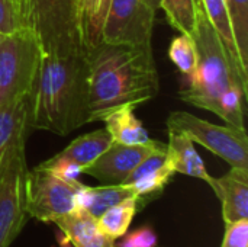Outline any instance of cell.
Listing matches in <instances>:
<instances>
[{"mask_svg": "<svg viewBox=\"0 0 248 247\" xmlns=\"http://www.w3.org/2000/svg\"><path fill=\"white\" fill-rule=\"evenodd\" d=\"M167 128L186 134L225 160L231 167L248 169V137L246 130L231 125H217L185 111H174L167 118Z\"/></svg>", "mask_w": 248, "mask_h": 247, "instance_id": "cell-7", "label": "cell"}, {"mask_svg": "<svg viewBox=\"0 0 248 247\" xmlns=\"http://www.w3.org/2000/svg\"><path fill=\"white\" fill-rule=\"evenodd\" d=\"M55 240H57L58 247H74L73 246V243L67 239V236H65L62 231H60V230L55 231Z\"/></svg>", "mask_w": 248, "mask_h": 247, "instance_id": "cell-29", "label": "cell"}, {"mask_svg": "<svg viewBox=\"0 0 248 247\" xmlns=\"http://www.w3.org/2000/svg\"><path fill=\"white\" fill-rule=\"evenodd\" d=\"M147 202V199L138 197H129L118 202L116 205L108 208L100 217L96 218L99 229L102 230V233H105L108 237L113 240L124 237L128 233L135 214L142 207H145Z\"/></svg>", "mask_w": 248, "mask_h": 247, "instance_id": "cell-21", "label": "cell"}, {"mask_svg": "<svg viewBox=\"0 0 248 247\" xmlns=\"http://www.w3.org/2000/svg\"><path fill=\"white\" fill-rule=\"evenodd\" d=\"M26 26L38 36L44 54L83 52L80 0H26Z\"/></svg>", "mask_w": 248, "mask_h": 247, "instance_id": "cell-4", "label": "cell"}, {"mask_svg": "<svg viewBox=\"0 0 248 247\" xmlns=\"http://www.w3.org/2000/svg\"><path fill=\"white\" fill-rule=\"evenodd\" d=\"M160 9L164 10L170 25L179 33L195 36L198 16L202 12L199 0H161Z\"/></svg>", "mask_w": 248, "mask_h": 247, "instance_id": "cell-23", "label": "cell"}, {"mask_svg": "<svg viewBox=\"0 0 248 247\" xmlns=\"http://www.w3.org/2000/svg\"><path fill=\"white\" fill-rule=\"evenodd\" d=\"M155 9L145 0H112L102 28V41L126 47H151Z\"/></svg>", "mask_w": 248, "mask_h": 247, "instance_id": "cell-9", "label": "cell"}, {"mask_svg": "<svg viewBox=\"0 0 248 247\" xmlns=\"http://www.w3.org/2000/svg\"><path fill=\"white\" fill-rule=\"evenodd\" d=\"M169 57L183 76H190L198 66V49L195 39L186 33H180L171 41Z\"/></svg>", "mask_w": 248, "mask_h": 247, "instance_id": "cell-24", "label": "cell"}, {"mask_svg": "<svg viewBox=\"0 0 248 247\" xmlns=\"http://www.w3.org/2000/svg\"><path fill=\"white\" fill-rule=\"evenodd\" d=\"M112 0H80L81 33L86 49L102 42V28Z\"/></svg>", "mask_w": 248, "mask_h": 247, "instance_id": "cell-22", "label": "cell"}, {"mask_svg": "<svg viewBox=\"0 0 248 247\" xmlns=\"http://www.w3.org/2000/svg\"><path fill=\"white\" fill-rule=\"evenodd\" d=\"M129 197L135 195L126 185H103L96 188L83 185L76 195V208H83L97 218L108 208Z\"/></svg>", "mask_w": 248, "mask_h": 247, "instance_id": "cell-19", "label": "cell"}, {"mask_svg": "<svg viewBox=\"0 0 248 247\" xmlns=\"http://www.w3.org/2000/svg\"><path fill=\"white\" fill-rule=\"evenodd\" d=\"M4 36H6V35H1V33H0V44H1V41H3V38H4Z\"/></svg>", "mask_w": 248, "mask_h": 247, "instance_id": "cell-32", "label": "cell"}, {"mask_svg": "<svg viewBox=\"0 0 248 247\" xmlns=\"http://www.w3.org/2000/svg\"><path fill=\"white\" fill-rule=\"evenodd\" d=\"M89 124L86 49L71 55L44 54L33 100L32 130L67 135Z\"/></svg>", "mask_w": 248, "mask_h": 247, "instance_id": "cell-2", "label": "cell"}, {"mask_svg": "<svg viewBox=\"0 0 248 247\" xmlns=\"http://www.w3.org/2000/svg\"><path fill=\"white\" fill-rule=\"evenodd\" d=\"M112 143V137L103 128L74 138V141H71L62 151L57 153L54 157L73 162L78 165L81 169H84L89 165H92Z\"/></svg>", "mask_w": 248, "mask_h": 247, "instance_id": "cell-20", "label": "cell"}, {"mask_svg": "<svg viewBox=\"0 0 248 247\" xmlns=\"http://www.w3.org/2000/svg\"><path fill=\"white\" fill-rule=\"evenodd\" d=\"M81 186V182L62 181L38 165L26 173L25 205L28 215L42 223H52L71 213L76 208V195Z\"/></svg>", "mask_w": 248, "mask_h": 247, "instance_id": "cell-8", "label": "cell"}, {"mask_svg": "<svg viewBox=\"0 0 248 247\" xmlns=\"http://www.w3.org/2000/svg\"><path fill=\"white\" fill-rule=\"evenodd\" d=\"M193 39L198 49V66L190 76L183 77L179 92L182 100L192 103L193 100L215 98L234 82L248 86L247 80L232 66L218 33L203 12L198 16Z\"/></svg>", "mask_w": 248, "mask_h": 247, "instance_id": "cell-3", "label": "cell"}, {"mask_svg": "<svg viewBox=\"0 0 248 247\" xmlns=\"http://www.w3.org/2000/svg\"><path fill=\"white\" fill-rule=\"evenodd\" d=\"M221 247H248V220L225 224V234Z\"/></svg>", "mask_w": 248, "mask_h": 247, "instance_id": "cell-27", "label": "cell"}, {"mask_svg": "<svg viewBox=\"0 0 248 247\" xmlns=\"http://www.w3.org/2000/svg\"><path fill=\"white\" fill-rule=\"evenodd\" d=\"M163 146L157 140L141 146L112 143L92 165L83 169V173L100 181L103 185H122L147 156Z\"/></svg>", "mask_w": 248, "mask_h": 247, "instance_id": "cell-10", "label": "cell"}, {"mask_svg": "<svg viewBox=\"0 0 248 247\" xmlns=\"http://www.w3.org/2000/svg\"><path fill=\"white\" fill-rule=\"evenodd\" d=\"M137 108L138 106L132 103L122 105L109 112L102 119L106 124L105 130L109 132L113 143L126 146H141L150 144L153 141L141 121L135 116Z\"/></svg>", "mask_w": 248, "mask_h": 247, "instance_id": "cell-18", "label": "cell"}, {"mask_svg": "<svg viewBox=\"0 0 248 247\" xmlns=\"http://www.w3.org/2000/svg\"><path fill=\"white\" fill-rule=\"evenodd\" d=\"M157 234L150 227H141L132 233H126L118 247H155Z\"/></svg>", "mask_w": 248, "mask_h": 247, "instance_id": "cell-28", "label": "cell"}, {"mask_svg": "<svg viewBox=\"0 0 248 247\" xmlns=\"http://www.w3.org/2000/svg\"><path fill=\"white\" fill-rule=\"evenodd\" d=\"M243 66L248 70V0H227Z\"/></svg>", "mask_w": 248, "mask_h": 247, "instance_id": "cell-25", "label": "cell"}, {"mask_svg": "<svg viewBox=\"0 0 248 247\" xmlns=\"http://www.w3.org/2000/svg\"><path fill=\"white\" fill-rule=\"evenodd\" d=\"M44 49L36 33L23 26L0 44V108L9 106L36 87Z\"/></svg>", "mask_w": 248, "mask_h": 247, "instance_id": "cell-5", "label": "cell"}, {"mask_svg": "<svg viewBox=\"0 0 248 247\" xmlns=\"http://www.w3.org/2000/svg\"><path fill=\"white\" fill-rule=\"evenodd\" d=\"M35 89L23 99L0 108V159L10 146L20 140H28L32 130Z\"/></svg>", "mask_w": 248, "mask_h": 247, "instance_id": "cell-14", "label": "cell"}, {"mask_svg": "<svg viewBox=\"0 0 248 247\" xmlns=\"http://www.w3.org/2000/svg\"><path fill=\"white\" fill-rule=\"evenodd\" d=\"M247 92L248 86L240 82H234L218 96L209 98V99L193 100L190 105L214 112L231 127L246 130L244 111H246V102H247Z\"/></svg>", "mask_w": 248, "mask_h": 247, "instance_id": "cell-17", "label": "cell"}, {"mask_svg": "<svg viewBox=\"0 0 248 247\" xmlns=\"http://www.w3.org/2000/svg\"><path fill=\"white\" fill-rule=\"evenodd\" d=\"M174 176V170L166 157V144L147 156L122 185H126L135 197L151 201L163 192Z\"/></svg>", "mask_w": 248, "mask_h": 247, "instance_id": "cell-11", "label": "cell"}, {"mask_svg": "<svg viewBox=\"0 0 248 247\" xmlns=\"http://www.w3.org/2000/svg\"><path fill=\"white\" fill-rule=\"evenodd\" d=\"M145 1H147L151 7H154L155 10L160 9V1H161V0H145Z\"/></svg>", "mask_w": 248, "mask_h": 247, "instance_id": "cell-31", "label": "cell"}, {"mask_svg": "<svg viewBox=\"0 0 248 247\" xmlns=\"http://www.w3.org/2000/svg\"><path fill=\"white\" fill-rule=\"evenodd\" d=\"M26 26L25 16L13 0H0V33L9 35Z\"/></svg>", "mask_w": 248, "mask_h": 247, "instance_id": "cell-26", "label": "cell"}, {"mask_svg": "<svg viewBox=\"0 0 248 247\" xmlns=\"http://www.w3.org/2000/svg\"><path fill=\"white\" fill-rule=\"evenodd\" d=\"M199 1H201L202 12L205 13L206 19L209 20L215 32L218 33L232 66L243 76V79L248 82V70L243 66L240 58L234 26H232V17L227 0H199Z\"/></svg>", "mask_w": 248, "mask_h": 247, "instance_id": "cell-16", "label": "cell"}, {"mask_svg": "<svg viewBox=\"0 0 248 247\" xmlns=\"http://www.w3.org/2000/svg\"><path fill=\"white\" fill-rule=\"evenodd\" d=\"M166 157L174 173H182L205 181L208 185L212 176L208 173L202 157L198 154L193 141L183 132L169 130V143L166 144Z\"/></svg>", "mask_w": 248, "mask_h": 247, "instance_id": "cell-15", "label": "cell"}, {"mask_svg": "<svg viewBox=\"0 0 248 247\" xmlns=\"http://www.w3.org/2000/svg\"><path fill=\"white\" fill-rule=\"evenodd\" d=\"M89 82V122L102 121L122 105H137L158 93V73L153 47L100 42L86 49Z\"/></svg>", "mask_w": 248, "mask_h": 247, "instance_id": "cell-1", "label": "cell"}, {"mask_svg": "<svg viewBox=\"0 0 248 247\" xmlns=\"http://www.w3.org/2000/svg\"><path fill=\"white\" fill-rule=\"evenodd\" d=\"M222 202L224 223L248 220V169L231 167L209 185Z\"/></svg>", "mask_w": 248, "mask_h": 247, "instance_id": "cell-12", "label": "cell"}, {"mask_svg": "<svg viewBox=\"0 0 248 247\" xmlns=\"http://www.w3.org/2000/svg\"><path fill=\"white\" fill-rule=\"evenodd\" d=\"M13 1L19 7V10L22 12V15L25 16V20H26V0H13Z\"/></svg>", "mask_w": 248, "mask_h": 247, "instance_id": "cell-30", "label": "cell"}, {"mask_svg": "<svg viewBox=\"0 0 248 247\" xmlns=\"http://www.w3.org/2000/svg\"><path fill=\"white\" fill-rule=\"evenodd\" d=\"M62 231L74 247H116L115 240L108 237L97 226V221L83 208H74L71 213L52 221Z\"/></svg>", "mask_w": 248, "mask_h": 247, "instance_id": "cell-13", "label": "cell"}, {"mask_svg": "<svg viewBox=\"0 0 248 247\" xmlns=\"http://www.w3.org/2000/svg\"><path fill=\"white\" fill-rule=\"evenodd\" d=\"M25 146L26 140L15 143L0 159V247L10 246L29 218L25 205Z\"/></svg>", "mask_w": 248, "mask_h": 247, "instance_id": "cell-6", "label": "cell"}]
</instances>
